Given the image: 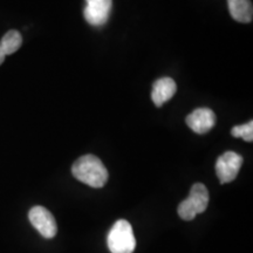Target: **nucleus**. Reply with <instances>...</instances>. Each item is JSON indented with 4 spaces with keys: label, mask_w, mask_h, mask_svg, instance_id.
I'll return each instance as SVG.
<instances>
[{
    "label": "nucleus",
    "mask_w": 253,
    "mask_h": 253,
    "mask_svg": "<svg viewBox=\"0 0 253 253\" xmlns=\"http://www.w3.org/2000/svg\"><path fill=\"white\" fill-rule=\"evenodd\" d=\"M229 12L236 21L243 24L251 23L253 19V6L251 0H227Z\"/></svg>",
    "instance_id": "obj_9"
},
{
    "label": "nucleus",
    "mask_w": 253,
    "mask_h": 253,
    "mask_svg": "<svg viewBox=\"0 0 253 253\" xmlns=\"http://www.w3.org/2000/svg\"><path fill=\"white\" fill-rule=\"evenodd\" d=\"M216 114L209 108H197L186 116L185 122L196 134H207L216 125Z\"/></svg>",
    "instance_id": "obj_7"
},
{
    "label": "nucleus",
    "mask_w": 253,
    "mask_h": 253,
    "mask_svg": "<svg viewBox=\"0 0 253 253\" xmlns=\"http://www.w3.org/2000/svg\"><path fill=\"white\" fill-rule=\"evenodd\" d=\"M113 0H86L84 17L91 26H103L108 21Z\"/></svg>",
    "instance_id": "obj_6"
},
{
    "label": "nucleus",
    "mask_w": 253,
    "mask_h": 253,
    "mask_svg": "<svg viewBox=\"0 0 253 253\" xmlns=\"http://www.w3.org/2000/svg\"><path fill=\"white\" fill-rule=\"evenodd\" d=\"M209 205V191L202 183H196L190 189L188 198L178 205V214L183 220H192L199 213H203Z\"/></svg>",
    "instance_id": "obj_3"
},
{
    "label": "nucleus",
    "mask_w": 253,
    "mask_h": 253,
    "mask_svg": "<svg viewBox=\"0 0 253 253\" xmlns=\"http://www.w3.org/2000/svg\"><path fill=\"white\" fill-rule=\"evenodd\" d=\"M5 56H6V55H5V53L2 52V49H1V48H0V65H1V63L4 62Z\"/></svg>",
    "instance_id": "obj_12"
},
{
    "label": "nucleus",
    "mask_w": 253,
    "mask_h": 253,
    "mask_svg": "<svg viewBox=\"0 0 253 253\" xmlns=\"http://www.w3.org/2000/svg\"><path fill=\"white\" fill-rule=\"evenodd\" d=\"M233 137H240L246 142H252L253 141V121H250L245 125H240L233 126L232 130H231Z\"/></svg>",
    "instance_id": "obj_11"
},
{
    "label": "nucleus",
    "mask_w": 253,
    "mask_h": 253,
    "mask_svg": "<svg viewBox=\"0 0 253 253\" xmlns=\"http://www.w3.org/2000/svg\"><path fill=\"white\" fill-rule=\"evenodd\" d=\"M107 245L112 253L134 252L136 239L130 223L125 219L116 221L107 237Z\"/></svg>",
    "instance_id": "obj_2"
},
{
    "label": "nucleus",
    "mask_w": 253,
    "mask_h": 253,
    "mask_svg": "<svg viewBox=\"0 0 253 253\" xmlns=\"http://www.w3.org/2000/svg\"><path fill=\"white\" fill-rule=\"evenodd\" d=\"M243 166V157L235 151H226L218 157L216 173L221 184L235 181Z\"/></svg>",
    "instance_id": "obj_4"
},
{
    "label": "nucleus",
    "mask_w": 253,
    "mask_h": 253,
    "mask_svg": "<svg viewBox=\"0 0 253 253\" xmlns=\"http://www.w3.org/2000/svg\"><path fill=\"white\" fill-rule=\"evenodd\" d=\"M21 43H23L21 34L18 31L12 30L5 33V36L2 37L1 41H0V48L2 49L5 55H9L17 52L21 47Z\"/></svg>",
    "instance_id": "obj_10"
},
{
    "label": "nucleus",
    "mask_w": 253,
    "mask_h": 253,
    "mask_svg": "<svg viewBox=\"0 0 253 253\" xmlns=\"http://www.w3.org/2000/svg\"><path fill=\"white\" fill-rule=\"evenodd\" d=\"M28 218L32 225L36 227L43 238L49 239L55 237L58 232V225H56L55 218L46 208L40 207V205L32 208L28 213Z\"/></svg>",
    "instance_id": "obj_5"
},
{
    "label": "nucleus",
    "mask_w": 253,
    "mask_h": 253,
    "mask_svg": "<svg viewBox=\"0 0 253 253\" xmlns=\"http://www.w3.org/2000/svg\"><path fill=\"white\" fill-rule=\"evenodd\" d=\"M72 173L78 181L95 189L104 186L109 177L102 161L94 155H84L78 158L72 167Z\"/></svg>",
    "instance_id": "obj_1"
},
{
    "label": "nucleus",
    "mask_w": 253,
    "mask_h": 253,
    "mask_svg": "<svg viewBox=\"0 0 253 253\" xmlns=\"http://www.w3.org/2000/svg\"><path fill=\"white\" fill-rule=\"evenodd\" d=\"M176 82L171 78H161L154 82L151 100L156 107H162L176 94Z\"/></svg>",
    "instance_id": "obj_8"
}]
</instances>
